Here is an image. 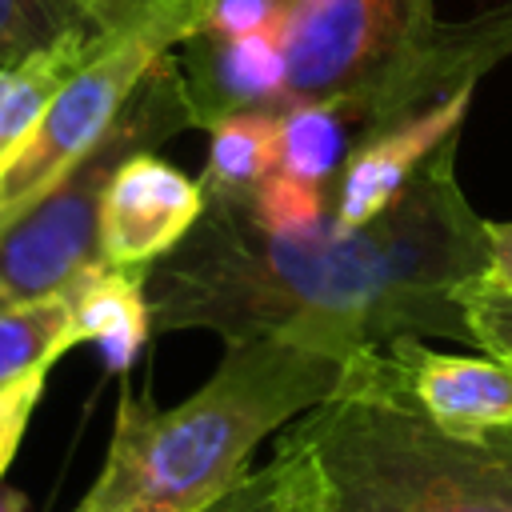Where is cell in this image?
I'll return each instance as SVG.
<instances>
[{
    "label": "cell",
    "instance_id": "obj_1",
    "mask_svg": "<svg viewBox=\"0 0 512 512\" xmlns=\"http://www.w3.org/2000/svg\"><path fill=\"white\" fill-rule=\"evenodd\" d=\"M488 268L484 220L456 180V136L356 228L272 232L244 200L204 196L192 232L148 268L152 332L204 328L224 344L296 340L340 360L400 336L472 344L460 292Z\"/></svg>",
    "mask_w": 512,
    "mask_h": 512
},
{
    "label": "cell",
    "instance_id": "obj_2",
    "mask_svg": "<svg viewBox=\"0 0 512 512\" xmlns=\"http://www.w3.org/2000/svg\"><path fill=\"white\" fill-rule=\"evenodd\" d=\"M344 368L332 352L264 336L224 344L216 372L172 408L124 388L104 464L68 512H204L272 432L336 392Z\"/></svg>",
    "mask_w": 512,
    "mask_h": 512
},
{
    "label": "cell",
    "instance_id": "obj_3",
    "mask_svg": "<svg viewBox=\"0 0 512 512\" xmlns=\"http://www.w3.org/2000/svg\"><path fill=\"white\" fill-rule=\"evenodd\" d=\"M304 512H512V440H460L384 372L348 360L336 392L276 444Z\"/></svg>",
    "mask_w": 512,
    "mask_h": 512
},
{
    "label": "cell",
    "instance_id": "obj_4",
    "mask_svg": "<svg viewBox=\"0 0 512 512\" xmlns=\"http://www.w3.org/2000/svg\"><path fill=\"white\" fill-rule=\"evenodd\" d=\"M184 128H196V112L172 48L128 96L104 140L8 232H0V308L68 292L92 264H100V200L112 172L128 156L152 152Z\"/></svg>",
    "mask_w": 512,
    "mask_h": 512
},
{
    "label": "cell",
    "instance_id": "obj_5",
    "mask_svg": "<svg viewBox=\"0 0 512 512\" xmlns=\"http://www.w3.org/2000/svg\"><path fill=\"white\" fill-rule=\"evenodd\" d=\"M204 16L208 0H156L56 92L32 136L0 172V232H8L104 140L152 64L180 48Z\"/></svg>",
    "mask_w": 512,
    "mask_h": 512
},
{
    "label": "cell",
    "instance_id": "obj_6",
    "mask_svg": "<svg viewBox=\"0 0 512 512\" xmlns=\"http://www.w3.org/2000/svg\"><path fill=\"white\" fill-rule=\"evenodd\" d=\"M436 24L432 0H292L280 20L288 104L344 100L360 136L380 128Z\"/></svg>",
    "mask_w": 512,
    "mask_h": 512
},
{
    "label": "cell",
    "instance_id": "obj_7",
    "mask_svg": "<svg viewBox=\"0 0 512 512\" xmlns=\"http://www.w3.org/2000/svg\"><path fill=\"white\" fill-rule=\"evenodd\" d=\"M380 364L444 432L460 440H512V364L488 352H436L420 336L380 348Z\"/></svg>",
    "mask_w": 512,
    "mask_h": 512
},
{
    "label": "cell",
    "instance_id": "obj_8",
    "mask_svg": "<svg viewBox=\"0 0 512 512\" xmlns=\"http://www.w3.org/2000/svg\"><path fill=\"white\" fill-rule=\"evenodd\" d=\"M204 188L156 152L128 156L100 200V260L112 268H152L200 220Z\"/></svg>",
    "mask_w": 512,
    "mask_h": 512
},
{
    "label": "cell",
    "instance_id": "obj_9",
    "mask_svg": "<svg viewBox=\"0 0 512 512\" xmlns=\"http://www.w3.org/2000/svg\"><path fill=\"white\" fill-rule=\"evenodd\" d=\"M472 88H460L452 96H440L408 116H396L372 132H364L344 168L332 184V220L336 228H356L384 212L408 180L428 164L432 152H440L452 136H460V120L468 112Z\"/></svg>",
    "mask_w": 512,
    "mask_h": 512
},
{
    "label": "cell",
    "instance_id": "obj_10",
    "mask_svg": "<svg viewBox=\"0 0 512 512\" xmlns=\"http://www.w3.org/2000/svg\"><path fill=\"white\" fill-rule=\"evenodd\" d=\"M176 64L196 112V128H212L232 112L288 104V48L280 28L248 36H216L196 28L176 48Z\"/></svg>",
    "mask_w": 512,
    "mask_h": 512
},
{
    "label": "cell",
    "instance_id": "obj_11",
    "mask_svg": "<svg viewBox=\"0 0 512 512\" xmlns=\"http://www.w3.org/2000/svg\"><path fill=\"white\" fill-rule=\"evenodd\" d=\"M68 300H72L76 344H96L108 368L116 372H124L152 336L144 268H112L100 260L68 288Z\"/></svg>",
    "mask_w": 512,
    "mask_h": 512
},
{
    "label": "cell",
    "instance_id": "obj_12",
    "mask_svg": "<svg viewBox=\"0 0 512 512\" xmlns=\"http://www.w3.org/2000/svg\"><path fill=\"white\" fill-rule=\"evenodd\" d=\"M156 0H0V68L76 32L116 28Z\"/></svg>",
    "mask_w": 512,
    "mask_h": 512
},
{
    "label": "cell",
    "instance_id": "obj_13",
    "mask_svg": "<svg viewBox=\"0 0 512 512\" xmlns=\"http://www.w3.org/2000/svg\"><path fill=\"white\" fill-rule=\"evenodd\" d=\"M360 140V124L344 100H296L280 108V156L276 172L296 176L304 184L332 188L344 168L352 144Z\"/></svg>",
    "mask_w": 512,
    "mask_h": 512
},
{
    "label": "cell",
    "instance_id": "obj_14",
    "mask_svg": "<svg viewBox=\"0 0 512 512\" xmlns=\"http://www.w3.org/2000/svg\"><path fill=\"white\" fill-rule=\"evenodd\" d=\"M280 156V108L232 112L208 128V164L196 176L204 196H248L272 172Z\"/></svg>",
    "mask_w": 512,
    "mask_h": 512
},
{
    "label": "cell",
    "instance_id": "obj_15",
    "mask_svg": "<svg viewBox=\"0 0 512 512\" xmlns=\"http://www.w3.org/2000/svg\"><path fill=\"white\" fill-rule=\"evenodd\" d=\"M76 344L68 292L20 300L0 308V392L48 376L52 364Z\"/></svg>",
    "mask_w": 512,
    "mask_h": 512
},
{
    "label": "cell",
    "instance_id": "obj_16",
    "mask_svg": "<svg viewBox=\"0 0 512 512\" xmlns=\"http://www.w3.org/2000/svg\"><path fill=\"white\" fill-rule=\"evenodd\" d=\"M232 200H244V208L272 232H312L332 220V188L304 184L284 172H272L256 192Z\"/></svg>",
    "mask_w": 512,
    "mask_h": 512
},
{
    "label": "cell",
    "instance_id": "obj_17",
    "mask_svg": "<svg viewBox=\"0 0 512 512\" xmlns=\"http://www.w3.org/2000/svg\"><path fill=\"white\" fill-rule=\"evenodd\" d=\"M460 304L472 332V348L512 364V292L488 280H476L460 292Z\"/></svg>",
    "mask_w": 512,
    "mask_h": 512
},
{
    "label": "cell",
    "instance_id": "obj_18",
    "mask_svg": "<svg viewBox=\"0 0 512 512\" xmlns=\"http://www.w3.org/2000/svg\"><path fill=\"white\" fill-rule=\"evenodd\" d=\"M288 504H300L296 496V480L288 472V464L272 452V460L264 468H248L220 500H212L204 512H280Z\"/></svg>",
    "mask_w": 512,
    "mask_h": 512
},
{
    "label": "cell",
    "instance_id": "obj_19",
    "mask_svg": "<svg viewBox=\"0 0 512 512\" xmlns=\"http://www.w3.org/2000/svg\"><path fill=\"white\" fill-rule=\"evenodd\" d=\"M288 8L292 0H208V16L200 28L216 36H248V32L280 28Z\"/></svg>",
    "mask_w": 512,
    "mask_h": 512
},
{
    "label": "cell",
    "instance_id": "obj_20",
    "mask_svg": "<svg viewBox=\"0 0 512 512\" xmlns=\"http://www.w3.org/2000/svg\"><path fill=\"white\" fill-rule=\"evenodd\" d=\"M44 384H48V376H32V380L0 392V480H4L8 464L16 460V448L28 432V420L36 412L40 396H44Z\"/></svg>",
    "mask_w": 512,
    "mask_h": 512
},
{
    "label": "cell",
    "instance_id": "obj_21",
    "mask_svg": "<svg viewBox=\"0 0 512 512\" xmlns=\"http://www.w3.org/2000/svg\"><path fill=\"white\" fill-rule=\"evenodd\" d=\"M484 244H488V268L480 280L512 292V220H484Z\"/></svg>",
    "mask_w": 512,
    "mask_h": 512
},
{
    "label": "cell",
    "instance_id": "obj_22",
    "mask_svg": "<svg viewBox=\"0 0 512 512\" xmlns=\"http://www.w3.org/2000/svg\"><path fill=\"white\" fill-rule=\"evenodd\" d=\"M0 512H28V496L16 488H0Z\"/></svg>",
    "mask_w": 512,
    "mask_h": 512
},
{
    "label": "cell",
    "instance_id": "obj_23",
    "mask_svg": "<svg viewBox=\"0 0 512 512\" xmlns=\"http://www.w3.org/2000/svg\"><path fill=\"white\" fill-rule=\"evenodd\" d=\"M280 512H304V508H300V504H288V508H280Z\"/></svg>",
    "mask_w": 512,
    "mask_h": 512
}]
</instances>
